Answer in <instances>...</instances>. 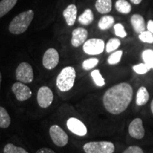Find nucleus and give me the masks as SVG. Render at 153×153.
<instances>
[{
  "label": "nucleus",
  "mask_w": 153,
  "mask_h": 153,
  "mask_svg": "<svg viewBox=\"0 0 153 153\" xmlns=\"http://www.w3.org/2000/svg\"><path fill=\"white\" fill-rule=\"evenodd\" d=\"M120 45V41L118 38H111L106 45V51L107 53H111L117 50Z\"/></svg>",
  "instance_id": "393cba45"
},
{
  "label": "nucleus",
  "mask_w": 153,
  "mask_h": 153,
  "mask_svg": "<svg viewBox=\"0 0 153 153\" xmlns=\"http://www.w3.org/2000/svg\"><path fill=\"white\" fill-rule=\"evenodd\" d=\"M105 48V43L102 39L91 38L84 43L83 51L86 54L96 55L103 53Z\"/></svg>",
  "instance_id": "0eeeda50"
},
{
  "label": "nucleus",
  "mask_w": 153,
  "mask_h": 153,
  "mask_svg": "<svg viewBox=\"0 0 153 153\" xmlns=\"http://www.w3.org/2000/svg\"><path fill=\"white\" fill-rule=\"evenodd\" d=\"M4 153H28L25 149L21 147L15 146L14 144L9 143L5 145L4 148Z\"/></svg>",
  "instance_id": "a878e982"
},
{
  "label": "nucleus",
  "mask_w": 153,
  "mask_h": 153,
  "mask_svg": "<svg viewBox=\"0 0 153 153\" xmlns=\"http://www.w3.org/2000/svg\"><path fill=\"white\" fill-rule=\"evenodd\" d=\"M85 153H114L115 146L114 143L108 141L89 142L83 147Z\"/></svg>",
  "instance_id": "20e7f679"
},
{
  "label": "nucleus",
  "mask_w": 153,
  "mask_h": 153,
  "mask_svg": "<svg viewBox=\"0 0 153 153\" xmlns=\"http://www.w3.org/2000/svg\"><path fill=\"white\" fill-rule=\"evenodd\" d=\"M150 95L148 89L145 87H140L137 91L136 104L139 106H144L148 102Z\"/></svg>",
  "instance_id": "dca6fc26"
},
{
  "label": "nucleus",
  "mask_w": 153,
  "mask_h": 153,
  "mask_svg": "<svg viewBox=\"0 0 153 153\" xmlns=\"http://www.w3.org/2000/svg\"><path fill=\"white\" fill-rule=\"evenodd\" d=\"M128 133L133 138L140 140L145 136V128L143 127V120L140 118L132 120L128 126Z\"/></svg>",
  "instance_id": "f8f14e48"
},
{
  "label": "nucleus",
  "mask_w": 153,
  "mask_h": 153,
  "mask_svg": "<svg viewBox=\"0 0 153 153\" xmlns=\"http://www.w3.org/2000/svg\"><path fill=\"white\" fill-rule=\"evenodd\" d=\"M116 9L121 14H129L131 11V5L126 0H118L115 4Z\"/></svg>",
  "instance_id": "4be33fe9"
},
{
  "label": "nucleus",
  "mask_w": 153,
  "mask_h": 153,
  "mask_svg": "<svg viewBox=\"0 0 153 153\" xmlns=\"http://www.w3.org/2000/svg\"><path fill=\"white\" fill-rule=\"evenodd\" d=\"M11 124V118L7 111L2 106H0V128H7Z\"/></svg>",
  "instance_id": "6ab92c4d"
},
{
  "label": "nucleus",
  "mask_w": 153,
  "mask_h": 153,
  "mask_svg": "<svg viewBox=\"0 0 153 153\" xmlns=\"http://www.w3.org/2000/svg\"><path fill=\"white\" fill-rule=\"evenodd\" d=\"M94 20V14L91 9H87L84 11L82 14L80 15L78 18V21L80 24L85 26H88L91 24Z\"/></svg>",
  "instance_id": "412c9836"
},
{
  "label": "nucleus",
  "mask_w": 153,
  "mask_h": 153,
  "mask_svg": "<svg viewBox=\"0 0 153 153\" xmlns=\"http://www.w3.org/2000/svg\"><path fill=\"white\" fill-rule=\"evenodd\" d=\"M114 24V18L112 16H102L98 23V26L101 30H107L111 28Z\"/></svg>",
  "instance_id": "aec40b11"
},
{
  "label": "nucleus",
  "mask_w": 153,
  "mask_h": 153,
  "mask_svg": "<svg viewBox=\"0 0 153 153\" xmlns=\"http://www.w3.org/2000/svg\"><path fill=\"white\" fill-rule=\"evenodd\" d=\"M143 0H131V1L134 4H139L141 3Z\"/></svg>",
  "instance_id": "f704fd0d"
},
{
  "label": "nucleus",
  "mask_w": 153,
  "mask_h": 153,
  "mask_svg": "<svg viewBox=\"0 0 153 153\" xmlns=\"http://www.w3.org/2000/svg\"><path fill=\"white\" fill-rule=\"evenodd\" d=\"M76 14L77 9L74 4H70L63 11V16L68 26H72L74 24L76 19Z\"/></svg>",
  "instance_id": "4468645a"
},
{
  "label": "nucleus",
  "mask_w": 153,
  "mask_h": 153,
  "mask_svg": "<svg viewBox=\"0 0 153 153\" xmlns=\"http://www.w3.org/2000/svg\"><path fill=\"white\" fill-rule=\"evenodd\" d=\"M150 108H151V111H152V114H153V99H152V102H151V104H150Z\"/></svg>",
  "instance_id": "c9c22d12"
},
{
  "label": "nucleus",
  "mask_w": 153,
  "mask_h": 153,
  "mask_svg": "<svg viewBox=\"0 0 153 153\" xmlns=\"http://www.w3.org/2000/svg\"><path fill=\"white\" fill-rule=\"evenodd\" d=\"M76 78V71L73 67L68 66L63 68L56 79V85L61 91L65 92L73 87Z\"/></svg>",
  "instance_id": "7ed1b4c3"
},
{
  "label": "nucleus",
  "mask_w": 153,
  "mask_h": 153,
  "mask_svg": "<svg viewBox=\"0 0 153 153\" xmlns=\"http://www.w3.org/2000/svg\"><path fill=\"white\" fill-rule=\"evenodd\" d=\"M12 92L19 101H24L30 98L32 91L28 87L22 82H15L11 87Z\"/></svg>",
  "instance_id": "1a4fd4ad"
},
{
  "label": "nucleus",
  "mask_w": 153,
  "mask_h": 153,
  "mask_svg": "<svg viewBox=\"0 0 153 153\" xmlns=\"http://www.w3.org/2000/svg\"><path fill=\"white\" fill-rule=\"evenodd\" d=\"M123 153H144L142 148H140L138 146H135V145H133V146H130L126 150L124 151Z\"/></svg>",
  "instance_id": "2f4dec72"
},
{
  "label": "nucleus",
  "mask_w": 153,
  "mask_h": 153,
  "mask_svg": "<svg viewBox=\"0 0 153 153\" xmlns=\"http://www.w3.org/2000/svg\"><path fill=\"white\" fill-rule=\"evenodd\" d=\"M91 76L93 81L97 87H103L106 85L104 78L103 77L99 70H94L91 72Z\"/></svg>",
  "instance_id": "5701e85b"
},
{
  "label": "nucleus",
  "mask_w": 153,
  "mask_h": 153,
  "mask_svg": "<svg viewBox=\"0 0 153 153\" xmlns=\"http://www.w3.org/2000/svg\"><path fill=\"white\" fill-rule=\"evenodd\" d=\"M54 95L48 87L43 86L38 89L37 94V101L40 107L46 108L52 104Z\"/></svg>",
  "instance_id": "6e6552de"
},
{
  "label": "nucleus",
  "mask_w": 153,
  "mask_h": 153,
  "mask_svg": "<svg viewBox=\"0 0 153 153\" xmlns=\"http://www.w3.org/2000/svg\"><path fill=\"white\" fill-rule=\"evenodd\" d=\"M1 74L0 72V87H1Z\"/></svg>",
  "instance_id": "e433bc0d"
},
{
  "label": "nucleus",
  "mask_w": 153,
  "mask_h": 153,
  "mask_svg": "<svg viewBox=\"0 0 153 153\" xmlns=\"http://www.w3.org/2000/svg\"><path fill=\"white\" fill-rule=\"evenodd\" d=\"M50 136L53 143L58 147H64L68 143V135L62 128L57 125H53L49 129Z\"/></svg>",
  "instance_id": "423d86ee"
},
{
  "label": "nucleus",
  "mask_w": 153,
  "mask_h": 153,
  "mask_svg": "<svg viewBox=\"0 0 153 153\" xmlns=\"http://www.w3.org/2000/svg\"><path fill=\"white\" fill-rule=\"evenodd\" d=\"M115 34L118 37L120 38H125L127 36V33L126 32L124 26L121 24H116L114 26Z\"/></svg>",
  "instance_id": "7c9ffc66"
},
{
  "label": "nucleus",
  "mask_w": 153,
  "mask_h": 153,
  "mask_svg": "<svg viewBox=\"0 0 153 153\" xmlns=\"http://www.w3.org/2000/svg\"><path fill=\"white\" fill-rule=\"evenodd\" d=\"M67 127L78 136H85L87 134V128L81 120L76 118H70L67 120Z\"/></svg>",
  "instance_id": "9b49d317"
},
{
  "label": "nucleus",
  "mask_w": 153,
  "mask_h": 153,
  "mask_svg": "<svg viewBox=\"0 0 153 153\" xmlns=\"http://www.w3.org/2000/svg\"><path fill=\"white\" fill-rule=\"evenodd\" d=\"M16 2L17 0H1L0 1V18L14 8Z\"/></svg>",
  "instance_id": "a211bd4d"
},
{
  "label": "nucleus",
  "mask_w": 153,
  "mask_h": 153,
  "mask_svg": "<svg viewBox=\"0 0 153 153\" xmlns=\"http://www.w3.org/2000/svg\"><path fill=\"white\" fill-rule=\"evenodd\" d=\"M134 72L138 74H145L150 71L151 68L148 65H147L145 63H140L136 65H134L133 67Z\"/></svg>",
  "instance_id": "c85d7f7f"
},
{
  "label": "nucleus",
  "mask_w": 153,
  "mask_h": 153,
  "mask_svg": "<svg viewBox=\"0 0 153 153\" xmlns=\"http://www.w3.org/2000/svg\"><path fill=\"white\" fill-rule=\"evenodd\" d=\"M95 7L100 14H107L111 11L112 1L111 0H97Z\"/></svg>",
  "instance_id": "f3484780"
},
{
  "label": "nucleus",
  "mask_w": 153,
  "mask_h": 153,
  "mask_svg": "<svg viewBox=\"0 0 153 153\" xmlns=\"http://www.w3.org/2000/svg\"><path fill=\"white\" fill-rule=\"evenodd\" d=\"M142 58L147 65L153 69V50L147 49L142 53Z\"/></svg>",
  "instance_id": "b1692460"
},
{
  "label": "nucleus",
  "mask_w": 153,
  "mask_h": 153,
  "mask_svg": "<svg viewBox=\"0 0 153 153\" xmlns=\"http://www.w3.org/2000/svg\"><path fill=\"white\" fill-rule=\"evenodd\" d=\"M34 13L33 10H28L20 13L12 19L9 26L10 33L19 35L24 33L28 29L33 20Z\"/></svg>",
  "instance_id": "f03ea898"
},
{
  "label": "nucleus",
  "mask_w": 153,
  "mask_h": 153,
  "mask_svg": "<svg viewBox=\"0 0 153 153\" xmlns=\"http://www.w3.org/2000/svg\"><path fill=\"white\" fill-rule=\"evenodd\" d=\"M99 60L95 57H91V58L87 59L85 60L82 63V68L85 70H89L91 69L95 68L98 65Z\"/></svg>",
  "instance_id": "cd10ccee"
},
{
  "label": "nucleus",
  "mask_w": 153,
  "mask_h": 153,
  "mask_svg": "<svg viewBox=\"0 0 153 153\" xmlns=\"http://www.w3.org/2000/svg\"><path fill=\"white\" fill-rule=\"evenodd\" d=\"M139 39L143 43H153V33L149 30H145L139 34Z\"/></svg>",
  "instance_id": "c756f323"
},
{
  "label": "nucleus",
  "mask_w": 153,
  "mask_h": 153,
  "mask_svg": "<svg viewBox=\"0 0 153 153\" xmlns=\"http://www.w3.org/2000/svg\"><path fill=\"white\" fill-rule=\"evenodd\" d=\"M88 36L87 30L83 28H78L72 31L71 43L72 46L77 48L86 42Z\"/></svg>",
  "instance_id": "ddd939ff"
},
{
  "label": "nucleus",
  "mask_w": 153,
  "mask_h": 153,
  "mask_svg": "<svg viewBox=\"0 0 153 153\" xmlns=\"http://www.w3.org/2000/svg\"><path fill=\"white\" fill-rule=\"evenodd\" d=\"M147 28L149 31L153 33V21L152 20H149L147 24Z\"/></svg>",
  "instance_id": "72a5a7b5"
},
{
  "label": "nucleus",
  "mask_w": 153,
  "mask_h": 153,
  "mask_svg": "<svg viewBox=\"0 0 153 153\" xmlns=\"http://www.w3.org/2000/svg\"><path fill=\"white\" fill-rule=\"evenodd\" d=\"M133 97L131 85L122 82L107 90L103 97V104L108 112L114 115L121 114L127 109Z\"/></svg>",
  "instance_id": "f257e3e1"
},
{
  "label": "nucleus",
  "mask_w": 153,
  "mask_h": 153,
  "mask_svg": "<svg viewBox=\"0 0 153 153\" xmlns=\"http://www.w3.org/2000/svg\"><path fill=\"white\" fill-rule=\"evenodd\" d=\"M59 53L55 48H49L43 57V65L47 70H53L59 63Z\"/></svg>",
  "instance_id": "9d476101"
},
{
  "label": "nucleus",
  "mask_w": 153,
  "mask_h": 153,
  "mask_svg": "<svg viewBox=\"0 0 153 153\" xmlns=\"http://www.w3.org/2000/svg\"><path fill=\"white\" fill-rule=\"evenodd\" d=\"M131 22L134 30L137 33L140 34L145 30L146 26H145V19L141 15L133 14L131 16Z\"/></svg>",
  "instance_id": "2eb2a0df"
},
{
  "label": "nucleus",
  "mask_w": 153,
  "mask_h": 153,
  "mask_svg": "<svg viewBox=\"0 0 153 153\" xmlns=\"http://www.w3.org/2000/svg\"><path fill=\"white\" fill-rule=\"evenodd\" d=\"M122 55H123V51H117L113 53L108 58V63L109 65H116L121 60Z\"/></svg>",
  "instance_id": "bb28decb"
},
{
  "label": "nucleus",
  "mask_w": 153,
  "mask_h": 153,
  "mask_svg": "<svg viewBox=\"0 0 153 153\" xmlns=\"http://www.w3.org/2000/svg\"><path fill=\"white\" fill-rule=\"evenodd\" d=\"M36 153H56L54 150H53L52 149H50L48 148H43L39 149Z\"/></svg>",
  "instance_id": "473e14b6"
},
{
  "label": "nucleus",
  "mask_w": 153,
  "mask_h": 153,
  "mask_svg": "<svg viewBox=\"0 0 153 153\" xmlns=\"http://www.w3.org/2000/svg\"><path fill=\"white\" fill-rule=\"evenodd\" d=\"M16 78L20 82L28 84L33 80V70L29 63L22 62L16 70Z\"/></svg>",
  "instance_id": "39448f33"
}]
</instances>
